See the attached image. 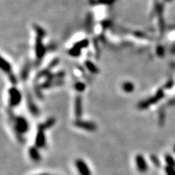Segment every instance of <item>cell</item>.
<instances>
[{"mask_svg": "<svg viewBox=\"0 0 175 175\" xmlns=\"http://www.w3.org/2000/svg\"><path fill=\"white\" fill-rule=\"evenodd\" d=\"M27 107L28 108H29L30 113L32 114V115H35V116L39 115L40 113L39 108L37 107V106L36 104L34 102V101H33L32 98H31V96L29 95V94L27 95Z\"/></svg>", "mask_w": 175, "mask_h": 175, "instance_id": "30bf717a", "label": "cell"}, {"mask_svg": "<svg viewBox=\"0 0 175 175\" xmlns=\"http://www.w3.org/2000/svg\"><path fill=\"white\" fill-rule=\"evenodd\" d=\"M74 113L75 118L76 119H80L83 117V97L80 95H78L75 99Z\"/></svg>", "mask_w": 175, "mask_h": 175, "instance_id": "52a82bcc", "label": "cell"}, {"mask_svg": "<svg viewBox=\"0 0 175 175\" xmlns=\"http://www.w3.org/2000/svg\"><path fill=\"white\" fill-rule=\"evenodd\" d=\"M175 167L170 166H166L165 167V172L166 175H175Z\"/></svg>", "mask_w": 175, "mask_h": 175, "instance_id": "ac0fdd59", "label": "cell"}, {"mask_svg": "<svg viewBox=\"0 0 175 175\" xmlns=\"http://www.w3.org/2000/svg\"><path fill=\"white\" fill-rule=\"evenodd\" d=\"M173 85H174V82H173L172 80H171V81H169L166 84V88H171Z\"/></svg>", "mask_w": 175, "mask_h": 175, "instance_id": "d6986e66", "label": "cell"}, {"mask_svg": "<svg viewBox=\"0 0 175 175\" xmlns=\"http://www.w3.org/2000/svg\"><path fill=\"white\" fill-rule=\"evenodd\" d=\"M122 90L124 92L128 93V94H130V93H132L135 89V85L131 81H125L124 83H122Z\"/></svg>", "mask_w": 175, "mask_h": 175, "instance_id": "7c38bea8", "label": "cell"}, {"mask_svg": "<svg viewBox=\"0 0 175 175\" xmlns=\"http://www.w3.org/2000/svg\"><path fill=\"white\" fill-rule=\"evenodd\" d=\"M21 92L16 87H11L8 90V102L10 107H15L21 104L22 101Z\"/></svg>", "mask_w": 175, "mask_h": 175, "instance_id": "7a4b0ae2", "label": "cell"}, {"mask_svg": "<svg viewBox=\"0 0 175 175\" xmlns=\"http://www.w3.org/2000/svg\"><path fill=\"white\" fill-rule=\"evenodd\" d=\"M164 96V93L163 91V90L162 89H159L156 92V94H155V96L148 98V99H145V100L140 101L139 104H138V108L140 110L148 109L150 106L158 102Z\"/></svg>", "mask_w": 175, "mask_h": 175, "instance_id": "3957f363", "label": "cell"}, {"mask_svg": "<svg viewBox=\"0 0 175 175\" xmlns=\"http://www.w3.org/2000/svg\"><path fill=\"white\" fill-rule=\"evenodd\" d=\"M28 154L31 161L34 162H40L42 159V155L39 151V148L36 146H32L28 150Z\"/></svg>", "mask_w": 175, "mask_h": 175, "instance_id": "9c48e42d", "label": "cell"}, {"mask_svg": "<svg viewBox=\"0 0 175 175\" xmlns=\"http://www.w3.org/2000/svg\"><path fill=\"white\" fill-rule=\"evenodd\" d=\"M75 165L80 175H91V171L85 161L81 158L75 160Z\"/></svg>", "mask_w": 175, "mask_h": 175, "instance_id": "8992f818", "label": "cell"}, {"mask_svg": "<svg viewBox=\"0 0 175 175\" xmlns=\"http://www.w3.org/2000/svg\"><path fill=\"white\" fill-rule=\"evenodd\" d=\"M1 68L3 72L7 73L8 75L13 74L12 72V66L10 65V63L8 61L5 60V59H2V63H1Z\"/></svg>", "mask_w": 175, "mask_h": 175, "instance_id": "4fadbf2b", "label": "cell"}, {"mask_svg": "<svg viewBox=\"0 0 175 175\" xmlns=\"http://www.w3.org/2000/svg\"><path fill=\"white\" fill-rule=\"evenodd\" d=\"M45 131L43 130V129L37 127V131L36 136H35L34 139V145L37 148L39 149L44 148L46 146L47 140Z\"/></svg>", "mask_w": 175, "mask_h": 175, "instance_id": "5b68a950", "label": "cell"}, {"mask_svg": "<svg viewBox=\"0 0 175 175\" xmlns=\"http://www.w3.org/2000/svg\"><path fill=\"white\" fill-rule=\"evenodd\" d=\"M74 88L77 92L82 93L85 90L86 86H85V84L83 83V82L77 81V82H75L74 84Z\"/></svg>", "mask_w": 175, "mask_h": 175, "instance_id": "9a60e30c", "label": "cell"}, {"mask_svg": "<svg viewBox=\"0 0 175 175\" xmlns=\"http://www.w3.org/2000/svg\"><path fill=\"white\" fill-rule=\"evenodd\" d=\"M56 122V118H53V117H51V118H49L48 119H47L45 122H42V123H40L37 127L40 128V129H43V130L46 131V130H48V129H50V128H52V126H54Z\"/></svg>", "mask_w": 175, "mask_h": 175, "instance_id": "8fae6325", "label": "cell"}, {"mask_svg": "<svg viewBox=\"0 0 175 175\" xmlns=\"http://www.w3.org/2000/svg\"><path fill=\"white\" fill-rule=\"evenodd\" d=\"M135 164L137 170L140 173H145L148 170V164L145 157L141 154H138L135 157Z\"/></svg>", "mask_w": 175, "mask_h": 175, "instance_id": "ba28073f", "label": "cell"}, {"mask_svg": "<svg viewBox=\"0 0 175 175\" xmlns=\"http://www.w3.org/2000/svg\"><path fill=\"white\" fill-rule=\"evenodd\" d=\"M10 120L13 122V128L15 129L18 139H20L22 136L29 130V123L28 120L23 116H15L13 113L9 114Z\"/></svg>", "mask_w": 175, "mask_h": 175, "instance_id": "6da1fadb", "label": "cell"}, {"mask_svg": "<svg viewBox=\"0 0 175 175\" xmlns=\"http://www.w3.org/2000/svg\"><path fill=\"white\" fill-rule=\"evenodd\" d=\"M150 159L152 162H153V165L156 167H160L161 166V162L160 160L158 158V157L155 155H151L150 156Z\"/></svg>", "mask_w": 175, "mask_h": 175, "instance_id": "e0dca14e", "label": "cell"}, {"mask_svg": "<svg viewBox=\"0 0 175 175\" xmlns=\"http://www.w3.org/2000/svg\"><path fill=\"white\" fill-rule=\"evenodd\" d=\"M165 161L167 164L168 166H172V167H175V159H174V158L171 156V155H165Z\"/></svg>", "mask_w": 175, "mask_h": 175, "instance_id": "2e32d148", "label": "cell"}, {"mask_svg": "<svg viewBox=\"0 0 175 175\" xmlns=\"http://www.w3.org/2000/svg\"><path fill=\"white\" fill-rule=\"evenodd\" d=\"M85 66L86 69L92 74H98L99 72V70L94 63L91 61H86L85 62Z\"/></svg>", "mask_w": 175, "mask_h": 175, "instance_id": "5bb4252c", "label": "cell"}, {"mask_svg": "<svg viewBox=\"0 0 175 175\" xmlns=\"http://www.w3.org/2000/svg\"><path fill=\"white\" fill-rule=\"evenodd\" d=\"M73 124L75 127L82 130L88 131V132H94L97 130V125L94 122L89 121V120H83L80 119H75L73 122Z\"/></svg>", "mask_w": 175, "mask_h": 175, "instance_id": "277c9868", "label": "cell"}, {"mask_svg": "<svg viewBox=\"0 0 175 175\" xmlns=\"http://www.w3.org/2000/svg\"><path fill=\"white\" fill-rule=\"evenodd\" d=\"M37 175H50V174H46V173H43V174H37Z\"/></svg>", "mask_w": 175, "mask_h": 175, "instance_id": "ffe728a7", "label": "cell"}, {"mask_svg": "<svg viewBox=\"0 0 175 175\" xmlns=\"http://www.w3.org/2000/svg\"><path fill=\"white\" fill-rule=\"evenodd\" d=\"M174 153H175V145H174Z\"/></svg>", "mask_w": 175, "mask_h": 175, "instance_id": "44dd1931", "label": "cell"}]
</instances>
